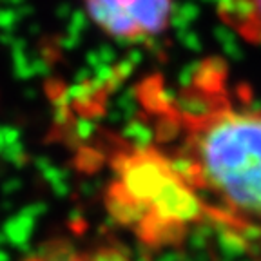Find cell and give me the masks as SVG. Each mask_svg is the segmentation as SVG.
Listing matches in <instances>:
<instances>
[{
    "label": "cell",
    "instance_id": "1",
    "mask_svg": "<svg viewBox=\"0 0 261 261\" xmlns=\"http://www.w3.org/2000/svg\"><path fill=\"white\" fill-rule=\"evenodd\" d=\"M158 151L203 212L261 232V106L220 57L203 58L176 94L147 86Z\"/></svg>",
    "mask_w": 261,
    "mask_h": 261
},
{
    "label": "cell",
    "instance_id": "2",
    "mask_svg": "<svg viewBox=\"0 0 261 261\" xmlns=\"http://www.w3.org/2000/svg\"><path fill=\"white\" fill-rule=\"evenodd\" d=\"M87 15L114 38H145L169 28L172 0H86Z\"/></svg>",
    "mask_w": 261,
    "mask_h": 261
},
{
    "label": "cell",
    "instance_id": "3",
    "mask_svg": "<svg viewBox=\"0 0 261 261\" xmlns=\"http://www.w3.org/2000/svg\"><path fill=\"white\" fill-rule=\"evenodd\" d=\"M218 18L245 42L261 45V0H220Z\"/></svg>",
    "mask_w": 261,
    "mask_h": 261
},
{
    "label": "cell",
    "instance_id": "4",
    "mask_svg": "<svg viewBox=\"0 0 261 261\" xmlns=\"http://www.w3.org/2000/svg\"><path fill=\"white\" fill-rule=\"evenodd\" d=\"M29 261H102V259L87 252H67V250H60V252H51V254H44V256L31 257Z\"/></svg>",
    "mask_w": 261,
    "mask_h": 261
}]
</instances>
